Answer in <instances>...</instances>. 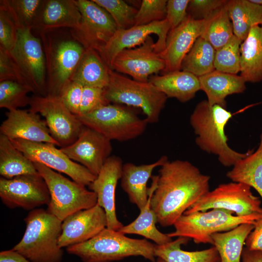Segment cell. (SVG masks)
Masks as SVG:
<instances>
[{
	"label": "cell",
	"mask_w": 262,
	"mask_h": 262,
	"mask_svg": "<svg viewBox=\"0 0 262 262\" xmlns=\"http://www.w3.org/2000/svg\"><path fill=\"white\" fill-rule=\"evenodd\" d=\"M155 176L150 207L162 227L176 221L210 191L209 176L187 161H167Z\"/></svg>",
	"instance_id": "1"
},
{
	"label": "cell",
	"mask_w": 262,
	"mask_h": 262,
	"mask_svg": "<svg viewBox=\"0 0 262 262\" xmlns=\"http://www.w3.org/2000/svg\"><path fill=\"white\" fill-rule=\"evenodd\" d=\"M232 116L226 108L218 104L211 105L204 100L197 104L190 118L196 135V145L202 150L217 156L220 163L227 167L233 166L252 151L239 153L228 145L225 128Z\"/></svg>",
	"instance_id": "2"
},
{
	"label": "cell",
	"mask_w": 262,
	"mask_h": 262,
	"mask_svg": "<svg viewBox=\"0 0 262 262\" xmlns=\"http://www.w3.org/2000/svg\"><path fill=\"white\" fill-rule=\"evenodd\" d=\"M26 230L12 249L32 262H61L59 245L62 221L43 209H35L24 219Z\"/></svg>",
	"instance_id": "3"
},
{
	"label": "cell",
	"mask_w": 262,
	"mask_h": 262,
	"mask_svg": "<svg viewBox=\"0 0 262 262\" xmlns=\"http://www.w3.org/2000/svg\"><path fill=\"white\" fill-rule=\"evenodd\" d=\"M125 235L106 228L92 239L66 247V251L83 262H111L131 256H141L155 262V244Z\"/></svg>",
	"instance_id": "4"
},
{
	"label": "cell",
	"mask_w": 262,
	"mask_h": 262,
	"mask_svg": "<svg viewBox=\"0 0 262 262\" xmlns=\"http://www.w3.org/2000/svg\"><path fill=\"white\" fill-rule=\"evenodd\" d=\"M109 82L104 88L110 103L140 108L148 123L158 122L167 97L149 81L130 79L110 69Z\"/></svg>",
	"instance_id": "5"
},
{
	"label": "cell",
	"mask_w": 262,
	"mask_h": 262,
	"mask_svg": "<svg viewBox=\"0 0 262 262\" xmlns=\"http://www.w3.org/2000/svg\"><path fill=\"white\" fill-rule=\"evenodd\" d=\"M234 214L217 208L185 213L173 224L175 230L167 234L171 238L183 237L193 239L196 244L213 245V234L230 230L242 224L254 225L262 217V214L239 216Z\"/></svg>",
	"instance_id": "6"
},
{
	"label": "cell",
	"mask_w": 262,
	"mask_h": 262,
	"mask_svg": "<svg viewBox=\"0 0 262 262\" xmlns=\"http://www.w3.org/2000/svg\"><path fill=\"white\" fill-rule=\"evenodd\" d=\"M33 164L49 192L50 200L47 211L62 221L68 215L97 203V195L85 186L69 180L43 164Z\"/></svg>",
	"instance_id": "7"
},
{
	"label": "cell",
	"mask_w": 262,
	"mask_h": 262,
	"mask_svg": "<svg viewBox=\"0 0 262 262\" xmlns=\"http://www.w3.org/2000/svg\"><path fill=\"white\" fill-rule=\"evenodd\" d=\"M84 126L99 132L110 140L134 139L146 131L147 122L130 108L109 104L89 113L76 115Z\"/></svg>",
	"instance_id": "8"
},
{
	"label": "cell",
	"mask_w": 262,
	"mask_h": 262,
	"mask_svg": "<svg viewBox=\"0 0 262 262\" xmlns=\"http://www.w3.org/2000/svg\"><path fill=\"white\" fill-rule=\"evenodd\" d=\"M43 39L47 67V95L60 97L72 81L85 49L79 42L63 40L51 44Z\"/></svg>",
	"instance_id": "9"
},
{
	"label": "cell",
	"mask_w": 262,
	"mask_h": 262,
	"mask_svg": "<svg viewBox=\"0 0 262 262\" xmlns=\"http://www.w3.org/2000/svg\"><path fill=\"white\" fill-rule=\"evenodd\" d=\"M32 28L17 29L16 43L10 55L26 79L34 95L46 96L47 67L41 41Z\"/></svg>",
	"instance_id": "10"
},
{
	"label": "cell",
	"mask_w": 262,
	"mask_h": 262,
	"mask_svg": "<svg viewBox=\"0 0 262 262\" xmlns=\"http://www.w3.org/2000/svg\"><path fill=\"white\" fill-rule=\"evenodd\" d=\"M251 189L245 184L233 181L220 184L204 195L184 214L217 208L231 211L239 216L262 214V202Z\"/></svg>",
	"instance_id": "11"
},
{
	"label": "cell",
	"mask_w": 262,
	"mask_h": 262,
	"mask_svg": "<svg viewBox=\"0 0 262 262\" xmlns=\"http://www.w3.org/2000/svg\"><path fill=\"white\" fill-rule=\"evenodd\" d=\"M29 110L45 118L49 132L59 147H65L77 139L83 126L61 98L34 95L30 97Z\"/></svg>",
	"instance_id": "12"
},
{
	"label": "cell",
	"mask_w": 262,
	"mask_h": 262,
	"mask_svg": "<svg viewBox=\"0 0 262 262\" xmlns=\"http://www.w3.org/2000/svg\"><path fill=\"white\" fill-rule=\"evenodd\" d=\"M82 15L79 26L73 29V37L85 49L99 53L118 30L110 15L93 0H76Z\"/></svg>",
	"instance_id": "13"
},
{
	"label": "cell",
	"mask_w": 262,
	"mask_h": 262,
	"mask_svg": "<svg viewBox=\"0 0 262 262\" xmlns=\"http://www.w3.org/2000/svg\"><path fill=\"white\" fill-rule=\"evenodd\" d=\"M14 146L33 163H39L53 170L64 173L73 181L89 186L96 179L86 168L71 160L55 145L22 139L10 140Z\"/></svg>",
	"instance_id": "14"
},
{
	"label": "cell",
	"mask_w": 262,
	"mask_h": 262,
	"mask_svg": "<svg viewBox=\"0 0 262 262\" xmlns=\"http://www.w3.org/2000/svg\"><path fill=\"white\" fill-rule=\"evenodd\" d=\"M0 197L10 209L33 210L50 202L47 184L39 173L24 175L7 179L0 178Z\"/></svg>",
	"instance_id": "15"
},
{
	"label": "cell",
	"mask_w": 262,
	"mask_h": 262,
	"mask_svg": "<svg viewBox=\"0 0 262 262\" xmlns=\"http://www.w3.org/2000/svg\"><path fill=\"white\" fill-rule=\"evenodd\" d=\"M165 63L155 50L151 37L138 47L125 49L119 52L113 62L111 69L131 76L133 80L147 82L149 76L164 71Z\"/></svg>",
	"instance_id": "16"
},
{
	"label": "cell",
	"mask_w": 262,
	"mask_h": 262,
	"mask_svg": "<svg viewBox=\"0 0 262 262\" xmlns=\"http://www.w3.org/2000/svg\"><path fill=\"white\" fill-rule=\"evenodd\" d=\"M171 30L168 20L165 19L128 29L117 30L114 35L99 53L106 65L111 69L114 60L123 49L140 46L150 34H156L155 50L160 53L165 49L168 33Z\"/></svg>",
	"instance_id": "17"
},
{
	"label": "cell",
	"mask_w": 262,
	"mask_h": 262,
	"mask_svg": "<svg viewBox=\"0 0 262 262\" xmlns=\"http://www.w3.org/2000/svg\"><path fill=\"white\" fill-rule=\"evenodd\" d=\"M60 149L71 160L80 163L96 177L113 150L111 140L84 125L77 140Z\"/></svg>",
	"instance_id": "18"
},
{
	"label": "cell",
	"mask_w": 262,
	"mask_h": 262,
	"mask_svg": "<svg viewBox=\"0 0 262 262\" xmlns=\"http://www.w3.org/2000/svg\"><path fill=\"white\" fill-rule=\"evenodd\" d=\"M107 225L105 212L98 203L89 209L75 212L62 221L59 245L61 248L67 247L86 242L106 228Z\"/></svg>",
	"instance_id": "19"
},
{
	"label": "cell",
	"mask_w": 262,
	"mask_h": 262,
	"mask_svg": "<svg viewBox=\"0 0 262 262\" xmlns=\"http://www.w3.org/2000/svg\"><path fill=\"white\" fill-rule=\"evenodd\" d=\"M123 162L116 156H111L94 180L89 185L97 196V203L105 211L107 228L118 231L124 225L117 218L115 191L122 175Z\"/></svg>",
	"instance_id": "20"
},
{
	"label": "cell",
	"mask_w": 262,
	"mask_h": 262,
	"mask_svg": "<svg viewBox=\"0 0 262 262\" xmlns=\"http://www.w3.org/2000/svg\"><path fill=\"white\" fill-rule=\"evenodd\" d=\"M5 115L6 118L1 124L0 132L10 140L48 143L59 147L51 135L46 121L39 114L18 109L8 111Z\"/></svg>",
	"instance_id": "21"
},
{
	"label": "cell",
	"mask_w": 262,
	"mask_h": 262,
	"mask_svg": "<svg viewBox=\"0 0 262 262\" xmlns=\"http://www.w3.org/2000/svg\"><path fill=\"white\" fill-rule=\"evenodd\" d=\"M204 22L187 15L181 24L170 30L165 49L159 53L165 63L164 73L180 70L184 57L200 36Z\"/></svg>",
	"instance_id": "22"
},
{
	"label": "cell",
	"mask_w": 262,
	"mask_h": 262,
	"mask_svg": "<svg viewBox=\"0 0 262 262\" xmlns=\"http://www.w3.org/2000/svg\"><path fill=\"white\" fill-rule=\"evenodd\" d=\"M167 161L163 156L157 161L149 164L136 165L131 163L123 164L121 186L127 193L130 202L135 204L140 210L146 206L148 198L149 188L147 183L153 170L161 166Z\"/></svg>",
	"instance_id": "23"
},
{
	"label": "cell",
	"mask_w": 262,
	"mask_h": 262,
	"mask_svg": "<svg viewBox=\"0 0 262 262\" xmlns=\"http://www.w3.org/2000/svg\"><path fill=\"white\" fill-rule=\"evenodd\" d=\"M82 15L75 0H44L33 28L45 32L80 24Z\"/></svg>",
	"instance_id": "24"
},
{
	"label": "cell",
	"mask_w": 262,
	"mask_h": 262,
	"mask_svg": "<svg viewBox=\"0 0 262 262\" xmlns=\"http://www.w3.org/2000/svg\"><path fill=\"white\" fill-rule=\"evenodd\" d=\"M198 78L200 90L206 94L211 105L218 104L226 108L227 96L243 93L246 89V81L237 74L214 70Z\"/></svg>",
	"instance_id": "25"
},
{
	"label": "cell",
	"mask_w": 262,
	"mask_h": 262,
	"mask_svg": "<svg viewBox=\"0 0 262 262\" xmlns=\"http://www.w3.org/2000/svg\"><path fill=\"white\" fill-rule=\"evenodd\" d=\"M148 81L167 98H174L181 102L194 98L200 90L198 78L184 71L179 70L152 75Z\"/></svg>",
	"instance_id": "26"
},
{
	"label": "cell",
	"mask_w": 262,
	"mask_h": 262,
	"mask_svg": "<svg viewBox=\"0 0 262 262\" xmlns=\"http://www.w3.org/2000/svg\"><path fill=\"white\" fill-rule=\"evenodd\" d=\"M240 72L246 82L262 81V25L253 26L241 43Z\"/></svg>",
	"instance_id": "27"
},
{
	"label": "cell",
	"mask_w": 262,
	"mask_h": 262,
	"mask_svg": "<svg viewBox=\"0 0 262 262\" xmlns=\"http://www.w3.org/2000/svg\"><path fill=\"white\" fill-rule=\"evenodd\" d=\"M110 69L98 51L85 49L72 76V81L83 86L105 88L109 82Z\"/></svg>",
	"instance_id": "28"
},
{
	"label": "cell",
	"mask_w": 262,
	"mask_h": 262,
	"mask_svg": "<svg viewBox=\"0 0 262 262\" xmlns=\"http://www.w3.org/2000/svg\"><path fill=\"white\" fill-rule=\"evenodd\" d=\"M254 228L253 224L244 223L230 230L212 235L213 245L219 254L221 262H240L244 245Z\"/></svg>",
	"instance_id": "29"
},
{
	"label": "cell",
	"mask_w": 262,
	"mask_h": 262,
	"mask_svg": "<svg viewBox=\"0 0 262 262\" xmlns=\"http://www.w3.org/2000/svg\"><path fill=\"white\" fill-rule=\"evenodd\" d=\"M189 239L179 237L166 244L155 245V255L165 262H221L219 254L214 246L200 251L182 250L181 246L186 244Z\"/></svg>",
	"instance_id": "30"
},
{
	"label": "cell",
	"mask_w": 262,
	"mask_h": 262,
	"mask_svg": "<svg viewBox=\"0 0 262 262\" xmlns=\"http://www.w3.org/2000/svg\"><path fill=\"white\" fill-rule=\"evenodd\" d=\"M233 182L245 184L254 188L262 200V134L258 148L239 160L227 173Z\"/></svg>",
	"instance_id": "31"
},
{
	"label": "cell",
	"mask_w": 262,
	"mask_h": 262,
	"mask_svg": "<svg viewBox=\"0 0 262 262\" xmlns=\"http://www.w3.org/2000/svg\"><path fill=\"white\" fill-rule=\"evenodd\" d=\"M228 8L234 35L242 42L253 26L262 25V6L251 0H229Z\"/></svg>",
	"instance_id": "32"
},
{
	"label": "cell",
	"mask_w": 262,
	"mask_h": 262,
	"mask_svg": "<svg viewBox=\"0 0 262 262\" xmlns=\"http://www.w3.org/2000/svg\"><path fill=\"white\" fill-rule=\"evenodd\" d=\"M156 186L155 177H152V182L149 188L147 202L143 209L140 210L138 217L130 224L123 226L118 231L126 234H134L141 235L154 241L156 245H162L172 241L167 234L159 231L156 227L157 223L156 215L150 207L151 197Z\"/></svg>",
	"instance_id": "33"
},
{
	"label": "cell",
	"mask_w": 262,
	"mask_h": 262,
	"mask_svg": "<svg viewBox=\"0 0 262 262\" xmlns=\"http://www.w3.org/2000/svg\"><path fill=\"white\" fill-rule=\"evenodd\" d=\"M33 162L16 148L11 140L0 134V174L7 179L38 174Z\"/></svg>",
	"instance_id": "34"
},
{
	"label": "cell",
	"mask_w": 262,
	"mask_h": 262,
	"mask_svg": "<svg viewBox=\"0 0 262 262\" xmlns=\"http://www.w3.org/2000/svg\"><path fill=\"white\" fill-rule=\"evenodd\" d=\"M228 1L209 18L204 20L200 37L210 43L215 50L228 43L233 37Z\"/></svg>",
	"instance_id": "35"
},
{
	"label": "cell",
	"mask_w": 262,
	"mask_h": 262,
	"mask_svg": "<svg viewBox=\"0 0 262 262\" xmlns=\"http://www.w3.org/2000/svg\"><path fill=\"white\" fill-rule=\"evenodd\" d=\"M215 50L210 43L199 36L184 57L180 70L197 77L214 71Z\"/></svg>",
	"instance_id": "36"
},
{
	"label": "cell",
	"mask_w": 262,
	"mask_h": 262,
	"mask_svg": "<svg viewBox=\"0 0 262 262\" xmlns=\"http://www.w3.org/2000/svg\"><path fill=\"white\" fill-rule=\"evenodd\" d=\"M44 0H1L0 7L10 16L17 29H33Z\"/></svg>",
	"instance_id": "37"
},
{
	"label": "cell",
	"mask_w": 262,
	"mask_h": 262,
	"mask_svg": "<svg viewBox=\"0 0 262 262\" xmlns=\"http://www.w3.org/2000/svg\"><path fill=\"white\" fill-rule=\"evenodd\" d=\"M241 43L234 35L228 43L215 50V70L232 74H237L240 72Z\"/></svg>",
	"instance_id": "38"
},
{
	"label": "cell",
	"mask_w": 262,
	"mask_h": 262,
	"mask_svg": "<svg viewBox=\"0 0 262 262\" xmlns=\"http://www.w3.org/2000/svg\"><path fill=\"white\" fill-rule=\"evenodd\" d=\"M31 90L17 82L4 81L0 82V107L8 111L29 105Z\"/></svg>",
	"instance_id": "39"
},
{
	"label": "cell",
	"mask_w": 262,
	"mask_h": 262,
	"mask_svg": "<svg viewBox=\"0 0 262 262\" xmlns=\"http://www.w3.org/2000/svg\"><path fill=\"white\" fill-rule=\"evenodd\" d=\"M111 16L118 30L128 29L134 26L138 10L122 0H93Z\"/></svg>",
	"instance_id": "40"
},
{
	"label": "cell",
	"mask_w": 262,
	"mask_h": 262,
	"mask_svg": "<svg viewBox=\"0 0 262 262\" xmlns=\"http://www.w3.org/2000/svg\"><path fill=\"white\" fill-rule=\"evenodd\" d=\"M167 1L166 0H143L135 16L134 26L165 19Z\"/></svg>",
	"instance_id": "41"
},
{
	"label": "cell",
	"mask_w": 262,
	"mask_h": 262,
	"mask_svg": "<svg viewBox=\"0 0 262 262\" xmlns=\"http://www.w3.org/2000/svg\"><path fill=\"white\" fill-rule=\"evenodd\" d=\"M10 81L17 82L33 91L11 58L8 51L0 47V82Z\"/></svg>",
	"instance_id": "42"
},
{
	"label": "cell",
	"mask_w": 262,
	"mask_h": 262,
	"mask_svg": "<svg viewBox=\"0 0 262 262\" xmlns=\"http://www.w3.org/2000/svg\"><path fill=\"white\" fill-rule=\"evenodd\" d=\"M109 104L105 96L104 88L83 86L79 115L89 113Z\"/></svg>",
	"instance_id": "43"
},
{
	"label": "cell",
	"mask_w": 262,
	"mask_h": 262,
	"mask_svg": "<svg viewBox=\"0 0 262 262\" xmlns=\"http://www.w3.org/2000/svg\"><path fill=\"white\" fill-rule=\"evenodd\" d=\"M226 0H190L187 15L194 19L204 20L209 18L216 11L223 6Z\"/></svg>",
	"instance_id": "44"
},
{
	"label": "cell",
	"mask_w": 262,
	"mask_h": 262,
	"mask_svg": "<svg viewBox=\"0 0 262 262\" xmlns=\"http://www.w3.org/2000/svg\"><path fill=\"white\" fill-rule=\"evenodd\" d=\"M17 28L8 14L0 7V47L9 51L16 42Z\"/></svg>",
	"instance_id": "45"
},
{
	"label": "cell",
	"mask_w": 262,
	"mask_h": 262,
	"mask_svg": "<svg viewBox=\"0 0 262 262\" xmlns=\"http://www.w3.org/2000/svg\"><path fill=\"white\" fill-rule=\"evenodd\" d=\"M83 86L71 81L63 90L60 97L68 109L74 115L80 114Z\"/></svg>",
	"instance_id": "46"
},
{
	"label": "cell",
	"mask_w": 262,
	"mask_h": 262,
	"mask_svg": "<svg viewBox=\"0 0 262 262\" xmlns=\"http://www.w3.org/2000/svg\"><path fill=\"white\" fill-rule=\"evenodd\" d=\"M190 0H168L166 5V19L171 30L178 26L187 16V9Z\"/></svg>",
	"instance_id": "47"
},
{
	"label": "cell",
	"mask_w": 262,
	"mask_h": 262,
	"mask_svg": "<svg viewBox=\"0 0 262 262\" xmlns=\"http://www.w3.org/2000/svg\"><path fill=\"white\" fill-rule=\"evenodd\" d=\"M245 245L249 249L262 251V217L256 221L253 229L246 239Z\"/></svg>",
	"instance_id": "48"
},
{
	"label": "cell",
	"mask_w": 262,
	"mask_h": 262,
	"mask_svg": "<svg viewBox=\"0 0 262 262\" xmlns=\"http://www.w3.org/2000/svg\"><path fill=\"white\" fill-rule=\"evenodd\" d=\"M0 262H32L13 249L0 252Z\"/></svg>",
	"instance_id": "49"
},
{
	"label": "cell",
	"mask_w": 262,
	"mask_h": 262,
	"mask_svg": "<svg viewBox=\"0 0 262 262\" xmlns=\"http://www.w3.org/2000/svg\"><path fill=\"white\" fill-rule=\"evenodd\" d=\"M242 258L243 262H262V251L250 250L245 247Z\"/></svg>",
	"instance_id": "50"
},
{
	"label": "cell",
	"mask_w": 262,
	"mask_h": 262,
	"mask_svg": "<svg viewBox=\"0 0 262 262\" xmlns=\"http://www.w3.org/2000/svg\"><path fill=\"white\" fill-rule=\"evenodd\" d=\"M251 1L262 6V0H251Z\"/></svg>",
	"instance_id": "51"
},
{
	"label": "cell",
	"mask_w": 262,
	"mask_h": 262,
	"mask_svg": "<svg viewBox=\"0 0 262 262\" xmlns=\"http://www.w3.org/2000/svg\"><path fill=\"white\" fill-rule=\"evenodd\" d=\"M156 262H165L163 260H162V259L159 258H158V259H157Z\"/></svg>",
	"instance_id": "52"
}]
</instances>
